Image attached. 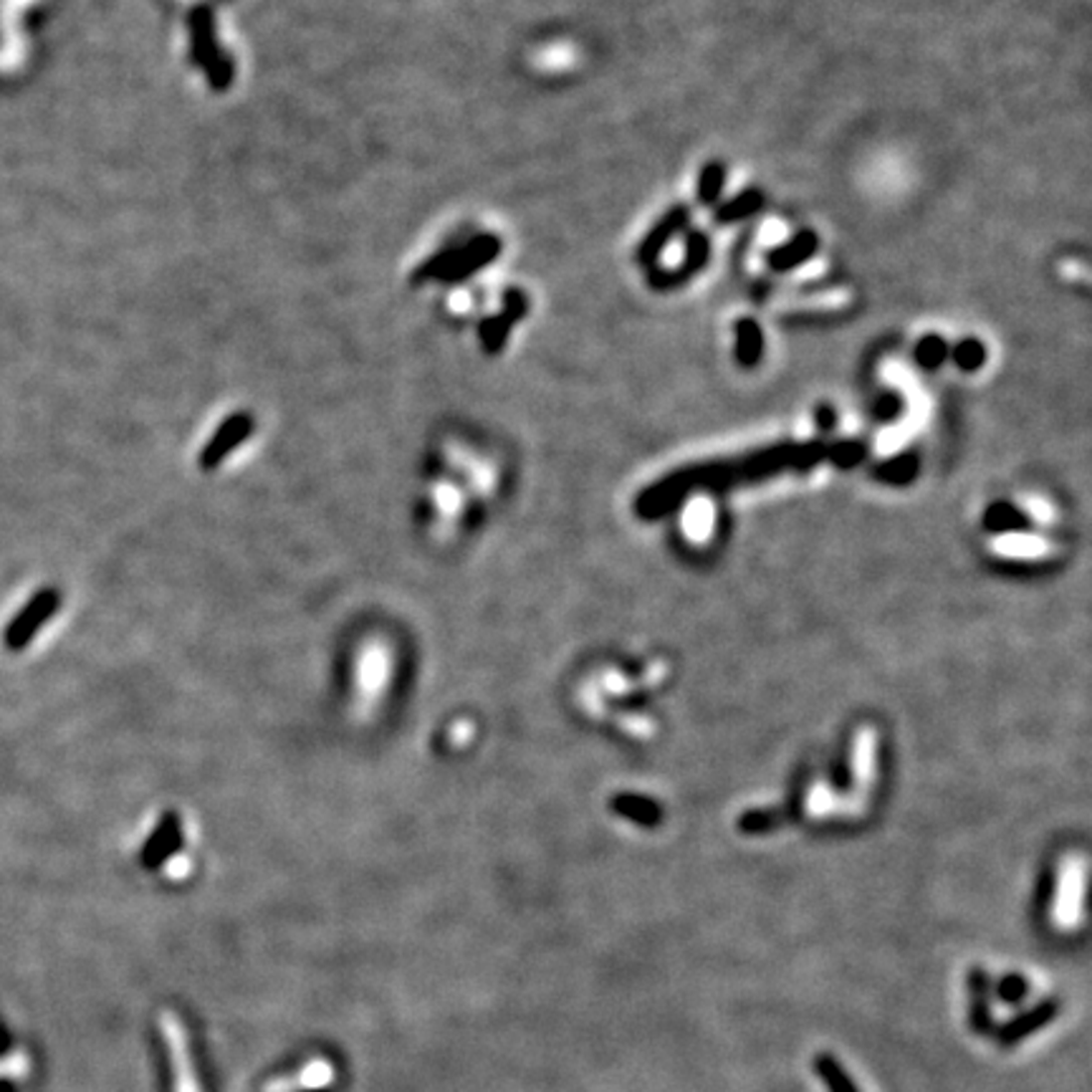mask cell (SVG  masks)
Segmentation results:
<instances>
[{
  "mask_svg": "<svg viewBox=\"0 0 1092 1092\" xmlns=\"http://www.w3.org/2000/svg\"><path fill=\"white\" fill-rule=\"evenodd\" d=\"M816 420H820V425H823L825 430H828V427H833V422H835V412L830 410L828 405L820 407V410H816Z\"/></svg>",
  "mask_w": 1092,
  "mask_h": 1092,
  "instance_id": "20",
  "label": "cell"
},
{
  "mask_svg": "<svg viewBox=\"0 0 1092 1092\" xmlns=\"http://www.w3.org/2000/svg\"><path fill=\"white\" fill-rule=\"evenodd\" d=\"M688 223H691V208H688V205L678 203V205H673V208H668L666 213L658 218V223L648 230L646 238L641 240V245H638V253H634L638 265H643L646 270L656 268L663 250L673 243L676 235H681L683 230L688 228Z\"/></svg>",
  "mask_w": 1092,
  "mask_h": 1092,
  "instance_id": "5",
  "label": "cell"
},
{
  "mask_svg": "<svg viewBox=\"0 0 1092 1092\" xmlns=\"http://www.w3.org/2000/svg\"><path fill=\"white\" fill-rule=\"evenodd\" d=\"M501 253V238L494 233H484L471 238L466 245H456V248H442L440 253L432 255L420 270H417L415 282H427V279H437V282H461V279H471L474 274H479L481 268H486L489 263H494Z\"/></svg>",
  "mask_w": 1092,
  "mask_h": 1092,
  "instance_id": "1",
  "label": "cell"
},
{
  "mask_svg": "<svg viewBox=\"0 0 1092 1092\" xmlns=\"http://www.w3.org/2000/svg\"><path fill=\"white\" fill-rule=\"evenodd\" d=\"M948 349H951V344H948V339L943 337V334H936V332L923 334V337L916 342V347H913V359H916V364L921 367V370L936 372L938 367L946 364Z\"/></svg>",
  "mask_w": 1092,
  "mask_h": 1092,
  "instance_id": "15",
  "label": "cell"
},
{
  "mask_svg": "<svg viewBox=\"0 0 1092 1092\" xmlns=\"http://www.w3.org/2000/svg\"><path fill=\"white\" fill-rule=\"evenodd\" d=\"M1027 993H1030V983H1027V978L1020 976V973H1007V976L996 983V996L1010 1007L1022 1005Z\"/></svg>",
  "mask_w": 1092,
  "mask_h": 1092,
  "instance_id": "18",
  "label": "cell"
},
{
  "mask_svg": "<svg viewBox=\"0 0 1092 1092\" xmlns=\"http://www.w3.org/2000/svg\"><path fill=\"white\" fill-rule=\"evenodd\" d=\"M814 1072L820 1075V1080L825 1082L830 1092H860L855 1080L850 1077V1072L845 1070L838 1062V1057H833L830 1052H820L814 1057Z\"/></svg>",
  "mask_w": 1092,
  "mask_h": 1092,
  "instance_id": "16",
  "label": "cell"
},
{
  "mask_svg": "<svg viewBox=\"0 0 1092 1092\" xmlns=\"http://www.w3.org/2000/svg\"><path fill=\"white\" fill-rule=\"evenodd\" d=\"M58 607H61V594H58V589H38V592L23 604L21 612L8 622L6 632H3V646L11 653L26 651L33 638L46 627L48 619L58 612Z\"/></svg>",
  "mask_w": 1092,
  "mask_h": 1092,
  "instance_id": "3",
  "label": "cell"
},
{
  "mask_svg": "<svg viewBox=\"0 0 1092 1092\" xmlns=\"http://www.w3.org/2000/svg\"><path fill=\"white\" fill-rule=\"evenodd\" d=\"M253 427H255V420L250 412H235V415H230L228 420L220 422L218 430L213 432V437H210V440L205 442L203 450H200V456H198L200 469L203 471L218 469V466L228 459L230 452H233L240 442L248 440Z\"/></svg>",
  "mask_w": 1092,
  "mask_h": 1092,
  "instance_id": "6",
  "label": "cell"
},
{
  "mask_svg": "<svg viewBox=\"0 0 1092 1092\" xmlns=\"http://www.w3.org/2000/svg\"><path fill=\"white\" fill-rule=\"evenodd\" d=\"M726 188V165L721 160H708L698 172L696 195L703 208H716Z\"/></svg>",
  "mask_w": 1092,
  "mask_h": 1092,
  "instance_id": "14",
  "label": "cell"
},
{
  "mask_svg": "<svg viewBox=\"0 0 1092 1092\" xmlns=\"http://www.w3.org/2000/svg\"><path fill=\"white\" fill-rule=\"evenodd\" d=\"M1057 1015H1060V998H1042L1040 1005H1035L1032 1010L1020 1012L1010 1022H1005L993 1035H996V1042L1002 1047H1015L1022 1040L1035 1035V1032H1040L1042 1027L1052 1025Z\"/></svg>",
  "mask_w": 1092,
  "mask_h": 1092,
  "instance_id": "8",
  "label": "cell"
},
{
  "mask_svg": "<svg viewBox=\"0 0 1092 1092\" xmlns=\"http://www.w3.org/2000/svg\"><path fill=\"white\" fill-rule=\"evenodd\" d=\"M900 410H903V397H900V392L890 390V392H885L883 397H880V402H878V415L880 417L890 420V417L900 415Z\"/></svg>",
  "mask_w": 1092,
  "mask_h": 1092,
  "instance_id": "19",
  "label": "cell"
},
{
  "mask_svg": "<svg viewBox=\"0 0 1092 1092\" xmlns=\"http://www.w3.org/2000/svg\"><path fill=\"white\" fill-rule=\"evenodd\" d=\"M736 334V362L744 370H756L764 357V332H761V324L754 317H741L734 324Z\"/></svg>",
  "mask_w": 1092,
  "mask_h": 1092,
  "instance_id": "12",
  "label": "cell"
},
{
  "mask_svg": "<svg viewBox=\"0 0 1092 1092\" xmlns=\"http://www.w3.org/2000/svg\"><path fill=\"white\" fill-rule=\"evenodd\" d=\"M182 840L185 838H182L180 814H177V811H165V814L157 820L155 830L150 833L147 843L142 845L140 863L145 865L147 870L160 868L162 863H167V860L180 850Z\"/></svg>",
  "mask_w": 1092,
  "mask_h": 1092,
  "instance_id": "9",
  "label": "cell"
},
{
  "mask_svg": "<svg viewBox=\"0 0 1092 1092\" xmlns=\"http://www.w3.org/2000/svg\"><path fill=\"white\" fill-rule=\"evenodd\" d=\"M764 203H766L764 190L746 188V190H741L739 195H734V198H728L726 203H718L716 213H713V220H716L718 225L741 223V220L754 218V215L764 208Z\"/></svg>",
  "mask_w": 1092,
  "mask_h": 1092,
  "instance_id": "13",
  "label": "cell"
},
{
  "mask_svg": "<svg viewBox=\"0 0 1092 1092\" xmlns=\"http://www.w3.org/2000/svg\"><path fill=\"white\" fill-rule=\"evenodd\" d=\"M711 260V238L703 230L693 228L686 233V248H683V260L676 268H656L648 270V284L656 292H673V289L686 287L691 279H696Z\"/></svg>",
  "mask_w": 1092,
  "mask_h": 1092,
  "instance_id": "4",
  "label": "cell"
},
{
  "mask_svg": "<svg viewBox=\"0 0 1092 1092\" xmlns=\"http://www.w3.org/2000/svg\"><path fill=\"white\" fill-rule=\"evenodd\" d=\"M529 314V297H526L521 289H506L504 292V309H501L496 317H489L479 329L481 347L486 354H499L506 347V339H509L511 329L516 322Z\"/></svg>",
  "mask_w": 1092,
  "mask_h": 1092,
  "instance_id": "7",
  "label": "cell"
},
{
  "mask_svg": "<svg viewBox=\"0 0 1092 1092\" xmlns=\"http://www.w3.org/2000/svg\"><path fill=\"white\" fill-rule=\"evenodd\" d=\"M986 344L978 337H963L948 349V359H953L961 372H978L986 364Z\"/></svg>",
  "mask_w": 1092,
  "mask_h": 1092,
  "instance_id": "17",
  "label": "cell"
},
{
  "mask_svg": "<svg viewBox=\"0 0 1092 1092\" xmlns=\"http://www.w3.org/2000/svg\"><path fill=\"white\" fill-rule=\"evenodd\" d=\"M966 996H968V1027L976 1035H993V1015H991V976L983 966H971L966 973Z\"/></svg>",
  "mask_w": 1092,
  "mask_h": 1092,
  "instance_id": "10",
  "label": "cell"
},
{
  "mask_svg": "<svg viewBox=\"0 0 1092 1092\" xmlns=\"http://www.w3.org/2000/svg\"><path fill=\"white\" fill-rule=\"evenodd\" d=\"M190 48L193 58L208 76L210 86L215 92H225L233 83V63L228 53L218 46V33H215V18L210 8H195L190 16Z\"/></svg>",
  "mask_w": 1092,
  "mask_h": 1092,
  "instance_id": "2",
  "label": "cell"
},
{
  "mask_svg": "<svg viewBox=\"0 0 1092 1092\" xmlns=\"http://www.w3.org/2000/svg\"><path fill=\"white\" fill-rule=\"evenodd\" d=\"M816 250H820V235L811 228H801L791 238H786L784 243L766 250V265L776 274H789V270L799 268L806 260L814 258Z\"/></svg>",
  "mask_w": 1092,
  "mask_h": 1092,
  "instance_id": "11",
  "label": "cell"
}]
</instances>
